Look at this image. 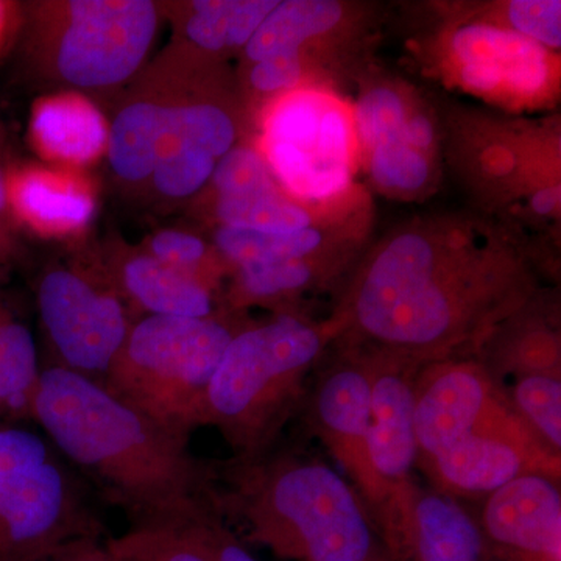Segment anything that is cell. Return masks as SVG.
<instances>
[{
	"label": "cell",
	"mask_w": 561,
	"mask_h": 561,
	"mask_svg": "<svg viewBox=\"0 0 561 561\" xmlns=\"http://www.w3.org/2000/svg\"><path fill=\"white\" fill-rule=\"evenodd\" d=\"M537 297L529 254L500 225L420 217L368 253L328 327L345 348L426 365L476 357Z\"/></svg>",
	"instance_id": "obj_1"
},
{
	"label": "cell",
	"mask_w": 561,
	"mask_h": 561,
	"mask_svg": "<svg viewBox=\"0 0 561 561\" xmlns=\"http://www.w3.org/2000/svg\"><path fill=\"white\" fill-rule=\"evenodd\" d=\"M31 421L130 527L217 515L213 460L195 456L191 438L128 408L101 382L58 365L43 368Z\"/></svg>",
	"instance_id": "obj_2"
},
{
	"label": "cell",
	"mask_w": 561,
	"mask_h": 561,
	"mask_svg": "<svg viewBox=\"0 0 561 561\" xmlns=\"http://www.w3.org/2000/svg\"><path fill=\"white\" fill-rule=\"evenodd\" d=\"M213 468L214 507L245 545L286 561H394L367 502L328 461L275 448Z\"/></svg>",
	"instance_id": "obj_3"
},
{
	"label": "cell",
	"mask_w": 561,
	"mask_h": 561,
	"mask_svg": "<svg viewBox=\"0 0 561 561\" xmlns=\"http://www.w3.org/2000/svg\"><path fill=\"white\" fill-rule=\"evenodd\" d=\"M415 437L416 467L432 489L460 501H481L523 476L560 481L561 457L542 445L476 357L420 368Z\"/></svg>",
	"instance_id": "obj_4"
},
{
	"label": "cell",
	"mask_w": 561,
	"mask_h": 561,
	"mask_svg": "<svg viewBox=\"0 0 561 561\" xmlns=\"http://www.w3.org/2000/svg\"><path fill=\"white\" fill-rule=\"evenodd\" d=\"M332 341L328 324L320 327L294 313L242 328L206 391L201 427L220 432L231 459L267 456L302 408L309 376Z\"/></svg>",
	"instance_id": "obj_5"
},
{
	"label": "cell",
	"mask_w": 561,
	"mask_h": 561,
	"mask_svg": "<svg viewBox=\"0 0 561 561\" xmlns=\"http://www.w3.org/2000/svg\"><path fill=\"white\" fill-rule=\"evenodd\" d=\"M102 502L41 431L0 423V561L110 538Z\"/></svg>",
	"instance_id": "obj_6"
},
{
	"label": "cell",
	"mask_w": 561,
	"mask_h": 561,
	"mask_svg": "<svg viewBox=\"0 0 561 561\" xmlns=\"http://www.w3.org/2000/svg\"><path fill=\"white\" fill-rule=\"evenodd\" d=\"M234 328L208 319L149 316L133 324L102 386L165 430L191 438Z\"/></svg>",
	"instance_id": "obj_7"
},
{
	"label": "cell",
	"mask_w": 561,
	"mask_h": 561,
	"mask_svg": "<svg viewBox=\"0 0 561 561\" xmlns=\"http://www.w3.org/2000/svg\"><path fill=\"white\" fill-rule=\"evenodd\" d=\"M353 114L328 92H286L264 121L265 162L279 187L320 203L348 191L354 168Z\"/></svg>",
	"instance_id": "obj_8"
},
{
	"label": "cell",
	"mask_w": 561,
	"mask_h": 561,
	"mask_svg": "<svg viewBox=\"0 0 561 561\" xmlns=\"http://www.w3.org/2000/svg\"><path fill=\"white\" fill-rule=\"evenodd\" d=\"M38 306L58 367L102 383L131 330L119 297L80 273L54 271L41 279Z\"/></svg>",
	"instance_id": "obj_9"
},
{
	"label": "cell",
	"mask_w": 561,
	"mask_h": 561,
	"mask_svg": "<svg viewBox=\"0 0 561 561\" xmlns=\"http://www.w3.org/2000/svg\"><path fill=\"white\" fill-rule=\"evenodd\" d=\"M157 22V10L146 0L70 2L57 54L62 79L81 88L128 79L149 51Z\"/></svg>",
	"instance_id": "obj_10"
},
{
	"label": "cell",
	"mask_w": 561,
	"mask_h": 561,
	"mask_svg": "<svg viewBox=\"0 0 561 561\" xmlns=\"http://www.w3.org/2000/svg\"><path fill=\"white\" fill-rule=\"evenodd\" d=\"M312 431L341 461L354 489L364 497L381 527L389 512L386 496L368 459L371 424V383L367 359L357 350L345 348L341 359L321 373L309 387L302 408Z\"/></svg>",
	"instance_id": "obj_11"
},
{
	"label": "cell",
	"mask_w": 561,
	"mask_h": 561,
	"mask_svg": "<svg viewBox=\"0 0 561 561\" xmlns=\"http://www.w3.org/2000/svg\"><path fill=\"white\" fill-rule=\"evenodd\" d=\"M551 55L497 22H467L448 39L449 65L461 88L516 105L538 101L551 88Z\"/></svg>",
	"instance_id": "obj_12"
},
{
	"label": "cell",
	"mask_w": 561,
	"mask_h": 561,
	"mask_svg": "<svg viewBox=\"0 0 561 561\" xmlns=\"http://www.w3.org/2000/svg\"><path fill=\"white\" fill-rule=\"evenodd\" d=\"M357 351L364 354L370 370L371 424L367 449L373 474L389 504L383 526L416 467V378L423 365L389 354Z\"/></svg>",
	"instance_id": "obj_13"
},
{
	"label": "cell",
	"mask_w": 561,
	"mask_h": 561,
	"mask_svg": "<svg viewBox=\"0 0 561 561\" xmlns=\"http://www.w3.org/2000/svg\"><path fill=\"white\" fill-rule=\"evenodd\" d=\"M474 513L491 561H561L557 479L523 476L482 497Z\"/></svg>",
	"instance_id": "obj_14"
},
{
	"label": "cell",
	"mask_w": 561,
	"mask_h": 561,
	"mask_svg": "<svg viewBox=\"0 0 561 561\" xmlns=\"http://www.w3.org/2000/svg\"><path fill=\"white\" fill-rule=\"evenodd\" d=\"M383 538L394 561H491L474 511L412 482L394 502Z\"/></svg>",
	"instance_id": "obj_15"
},
{
	"label": "cell",
	"mask_w": 561,
	"mask_h": 561,
	"mask_svg": "<svg viewBox=\"0 0 561 561\" xmlns=\"http://www.w3.org/2000/svg\"><path fill=\"white\" fill-rule=\"evenodd\" d=\"M122 287L150 316L183 319L214 316L213 295L201 279L153 256L128 261L122 271Z\"/></svg>",
	"instance_id": "obj_16"
},
{
	"label": "cell",
	"mask_w": 561,
	"mask_h": 561,
	"mask_svg": "<svg viewBox=\"0 0 561 561\" xmlns=\"http://www.w3.org/2000/svg\"><path fill=\"white\" fill-rule=\"evenodd\" d=\"M32 135L44 153L69 162L94 160L108 140L102 114L73 98L41 103L33 114Z\"/></svg>",
	"instance_id": "obj_17"
},
{
	"label": "cell",
	"mask_w": 561,
	"mask_h": 561,
	"mask_svg": "<svg viewBox=\"0 0 561 561\" xmlns=\"http://www.w3.org/2000/svg\"><path fill=\"white\" fill-rule=\"evenodd\" d=\"M342 3L331 0H287L278 2L245 46L249 60L256 62L334 31L343 20Z\"/></svg>",
	"instance_id": "obj_18"
},
{
	"label": "cell",
	"mask_w": 561,
	"mask_h": 561,
	"mask_svg": "<svg viewBox=\"0 0 561 561\" xmlns=\"http://www.w3.org/2000/svg\"><path fill=\"white\" fill-rule=\"evenodd\" d=\"M5 186L7 202L13 205L22 219L36 227L80 228L94 214V202L87 192L50 179L46 173H20Z\"/></svg>",
	"instance_id": "obj_19"
},
{
	"label": "cell",
	"mask_w": 561,
	"mask_h": 561,
	"mask_svg": "<svg viewBox=\"0 0 561 561\" xmlns=\"http://www.w3.org/2000/svg\"><path fill=\"white\" fill-rule=\"evenodd\" d=\"M41 370L31 330L0 301V423L31 420Z\"/></svg>",
	"instance_id": "obj_20"
},
{
	"label": "cell",
	"mask_w": 561,
	"mask_h": 561,
	"mask_svg": "<svg viewBox=\"0 0 561 561\" xmlns=\"http://www.w3.org/2000/svg\"><path fill=\"white\" fill-rule=\"evenodd\" d=\"M164 138V106L133 103L122 110L108 133V158L121 179H149Z\"/></svg>",
	"instance_id": "obj_21"
},
{
	"label": "cell",
	"mask_w": 561,
	"mask_h": 561,
	"mask_svg": "<svg viewBox=\"0 0 561 561\" xmlns=\"http://www.w3.org/2000/svg\"><path fill=\"white\" fill-rule=\"evenodd\" d=\"M208 516L168 526L128 527L119 537H110L106 546L116 561H216L205 534Z\"/></svg>",
	"instance_id": "obj_22"
},
{
	"label": "cell",
	"mask_w": 561,
	"mask_h": 561,
	"mask_svg": "<svg viewBox=\"0 0 561 561\" xmlns=\"http://www.w3.org/2000/svg\"><path fill=\"white\" fill-rule=\"evenodd\" d=\"M217 216L224 227L264 232H295L312 227L311 214L279 186L243 195H219Z\"/></svg>",
	"instance_id": "obj_23"
},
{
	"label": "cell",
	"mask_w": 561,
	"mask_h": 561,
	"mask_svg": "<svg viewBox=\"0 0 561 561\" xmlns=\"http://www.w3.org/2000/svg\"><path fill=\"white\" fill-rule=\"evenodd\" d=\"M234 140V124L219 106L208 103L164 106V138L161 150L165 147H190L205 151L219 161L232 149Z\"/></svg>",
	"instance_id": "obj_24"
},
{
	"label": "cell",
	"mask_w": 561,
	"mask_h": 561,
	"mask_svg": "<svg viewBox=\"0 0 561 561\" xmlns=\"http://www.w3.org/2000/svg\"><path fill=\"white\" fill-rule=\"evenodd\" d=\"M216 243L221 253L239 267L250 262L309 261L323 243V234L313 227L295 232H264L221 225Z\"/></svg>",
	"instance_id": "obj_25"
},
{
	"label": "cell",
	"mask_w": 561,
	"mask_h": 561,
	"mask_svg": "<svg viewBox=\"0 0 561 561\" xmlns=\"http://www.w3.org/2000/svg\"><path fill=\"white\" fill-rule=\"evenodd\" d=\"M502 387L524 423L561 457V373H535Z\"/></svg>",
	"instance_id": "obj_26"
},
{
	"label": "cell",
	"mask_w": 561,
	"mask_h": 561,
	"mask_svg": "<svg viewBox=\"0 0 561 561\" xmlns=\"http://www.w3.org/2000/svg\"><path fill=\"white\" fill-rule=\"evenodd\" d=\"M373 183L386 194L411 197L431 186L434 175L431 153L404 142L391 140L364 154Z\"/></svg>",
	"instance_id": "obj_27"
},
{
	"label": "cell",
	"mask_w": 561,
	"mask_h": 561,
	"mask_svg": "<svg viewBox=\"0 0 561 561\" xmlns=\"http://www.w3.org/2000/svg\"><path fill=\"white\" fill-rule=\"evenodd\" d=\"M413 111L405 94L390 84H378L364 92L353 113L354 136L362 153L391 140L405 142V124Z\"/></svg>",
	"instance_id": "obj_28"
},
{
	"label": "cell",
	"mask_w": 561,
	"mask_h": 561,
	"mask_svg": "<svg viewBox=\"0 0 561 561\" xmlns=\"http://www.w3.org/2000/svg\"><path fill=\"white\" fill-rule=\"evenodd\" d=\"M316 268L308 260L250 262L239 265L238 300L268 301L308 289Z\"/></svg>",
	"instance_id": "obj_29"
},
{
	"label": "cell",
	"mask_w": 561,
	"mask_h": 561,
	"mask_svg": "<svg viewBox=\"0 0 561 561\" xmlns=\"http://www.w3.org/2000/svg\"><path fill=\"white\" fill-rule=\"evenodd\" d=\"M217 160L190 147H165L154 164L153 183L168 197H187L202 190L210 179Z\"/></svg>",
	"instance_id": "obj_30"
},
{
	"label": "cell",
	"mask_w": 561,
	"mask_h": 561,
	"mask_svg": "<svg viewBox=\"0 0 561 561\" xmlns=\"http://www.w3.org/2000/svg\"><path fill=\"white\" fill-rule=\"evenodd\" d=\"M524 38L540 44L546 50L561 46L560 0H513L505 3L504 24Z\"/></svg>",
	"instance_id": "obj_31"
},
{
	"label": "cell",
	"mask_w": 561,
	"mask_h": 561,
	"mask_svg": "<svg viewBox=\"0 0 561 561\" xmlns=\"http://www.w3.org/2000/svg\"><path fill=\"white\" fill-rule=\"evenodd\" d=\"M219 195H243L278 186L260 151L239 147L217 161L213 179Z\"/></svg>",
	"instance_id": "obj_32"
},
{
	"label": "cell",
	"mask_w": 561,
	"mask_h": 561,
	"mask_svg": "<svg viewBox=\"0 0 561 561\" xmlns=\"http://www.w3.org/2000/svg\"><path fill=\"white\" fill-rule=\"evenodd\" d=\"M234 0H203L192 3L186 33L192 43L203 49L217 51L228 47V33Z\"/></svg>",
	"instance_id": "obj_33"
},
{
	"label": "cell",
	"mask_w": 561,
	"mask_h": 561,
	"mask_svg": "<svg viewBox=\"0 0 561 561\" xmlns=\"http://www.w3.org/2000/svg\"><path fill=\"white\" fill-rule=\"evenodd\" d=\"M301 76V51L287 50L254 62L250 81L256 91L264 94H278V92H289L297 88Z\"/></svg>",
	"instance_id": "obj_34"
},
{
	"label": "cell",
	"mask_w": 561,
	"mask_h": 561,
	"mask_svg": "<svg viewBox=\"0 0 561 561\" xmlns=\"http://www.w3.org/2000/svg\"><path fill=\"white\" fill-rule=\"evenodd\" d=\"M151 256L171 267L190 272L206 253V247L195 236L180 231H162L150 243Z\"/></svg>",
	"instance_id": "obj_35"
},
{
	"label": "cell",
	"mask_w": 561,
	"mask_h": 561,
	"mask_svg": "<svg viewBox=\"0 0 561 561\" xmlns=\"http://www.w3.org/2000/svg\"><path fill=\"white\" fill-rule=\"evenodd\" d=\"M205 534L216 561H260L219 515L205 519Z\"/></svg>",
	"instance_id": "obj_36"
},
{
	"label": "cell",
	"mask_w": 561,
	"mask_h": 561,
	"mask_svg": "<svg viewBox=\"0 0 561 561\" xmlns=\"http://www.w3.org/2000/svg\"><path fill=\"white\" fill-rule=\"evenodd\" d=\"M108 540V538H106ZM106 540H83L55 552L43 561H116L108 551Z\"/></svg>",
	"instance_id": "obj_37"
},
{
	"label": "cell",
	"mask_w": 561,
	"mask_h": 561,
	"mask_svg": "<svg viewBox=\"0 0 561 561\" xmlns=\"http://www.w3.org/2000/svg\"><path fill=\"white\" fill-rule=\"evenodd\" d=\"M9 202H7V186L5 180H3L2 173H0V213L7 208Z\"/></svg>",
	"instance_id": "obj_38"
},
{
	"label": "cell",
	"mask_w": 561,
	"mask_h": 561,
	"mask_svg": "<svg viewBox=\"0 0 561 561\" xmlns=\"http://www.w3.org/2000/svg\"><path fill=\"white\" fill-rule=\"evenodd\" d=\"M3 20H5V10H3V5L0 3V28H2Z\"/></svg>",
	"instance_id": "obj_39"
}]
</instances>
